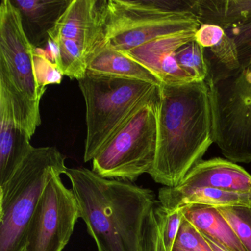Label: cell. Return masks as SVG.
<instances>
[{
  "mask_svg": "<svg viewBox=\"0 0 251 251\" xmlns=\"http://www.w3.org/2000/svg\"><path fill=\"white\" fill-rule=\"evenodd\" d=\"M217 209L234 231L246 251H251V206L229 205Z\"/></svg>",
  "mask_w": 251,
  "mask_h": 251,
  "instance_id": "obj_22",
  "label": "cell"
},
{
  "mask_svg": "<svg viewBox=\"0 0 251 251\" xmlns=\"http://www.w3.org/2000/svg\"><path fill=\"white\" fill-rule=\"evenodd\" d=\"M172 251H191L189 250L185 249V248H180V247L176 246V245H174L173 248V250Z\"/></svg>",
  "mask_w": 251,
  "mask_h": 251,
  "instance_id": "obj_28",
  "label": "cell"
},
{
  "mask_svg": "<svg viewBox=\"0 0 251 251\" xmlns=\"http://www.w3.org/2000/svg\"><path fill=\"white\" fill-rule=\"evenodd\" d=\"M174 245L191 251H214L203 235L186 218L183 219Z\"/></svg>",
  "mask_w": 251,
  "mask_h": 251,
  "instance_id": "obj_24",
  "label": "cell"
},
{
  "mask_svg": "<svg viewBox=\"0 0 251 251\" xmlns=\"http://www.w3.org/2000/svg\"><path fill=\"white\" fill-rule=\"evenodd\" d=\"M160 93L141 105L100 150L92 170L108 179L136 181L155 163Z\"/></svg>",
  "mask_w": 251,
  "mask_h": 251,
  "instance_id": "obj_8",
  "label": "cell"
},
{
  "mask_svg": "<svg viewBox=\"0 0 251 251\" xmlns=\"http://www.w3.org/2000/svg\"><path fill=\"white\" fill-rule=\"evenodd\" d=\"M0 186L8 181L33 151L31 137L17 124L12 103L0 89Z\"/></svg>",
  "mask_w": 251,
  "mask_h": 251,
  "instance_id": "obj_13",
  "label": "cell"
},
{
  "mask_svg": "<svg viewBox=\"0 0 251 251\" xmlns=\"http://www.w3.org/2000/svg\"><path fill=\"white\" fill-rule=\"evenodd\" d=\"M203 235V234H202ZM204 237H205V240L208 242V245L211 246V248H212L213 251H229L228 250L226 249V248L223 246V245H220L218 242H216L214 239H211V238L208 237V236H205L203 235Z\"/></svg>",
  "mask_w": 251,
  "mask_h": 251,
  "instance_id": "obj_27",
  "label": "cell"
},
{
  "mask_svg": "<svg viewBox=\"0 0 251 251\" xmlns=\"http://www.w3.org/2000/svg\"><path fill=\"white\" fill-rule=\"evenodd\" d=\"M198 187L251 194V175L229 160H202L175 188L181 190Z\"/></svg>",
  "mask_w": 251,
  "mask_h": 251,
  "instance_id": "obj_12",
  "label": "cell"
},
{
  "mask_svg": "<svg viewBox=\"0 0 251 251\" xmlns=\"http://www.w3.org/2000/svg\"><path fill=\"white\" fill-rule=\"evenodd\" d=\"M73 0H11L20 12L26 37L35 49H44Z\"/></svg>",
  "mask_w": 251,
  "mask_h": 251,
  "instance_id": "obj_14",
  "label": "cell"
},
{
  "mask_svg": "<svg viewBox=\"0 0 251 251\" xmlns=\"http://www.w3.org/2000/svg\"><path fill=\"white\" fill-rule=\"evenodd\" d=\"M140 251H166L154 208L145 220Z\"/></svg>",
  "mask_w": 251,
  "mask_h": 251,
  "instance_id": "obj_26",
  "label": "cell"
},
{
  "mask_svg": "<svg viewBox=\"0 0 251 251\" xmlns=\"http://www.w3.org/2000/svg\"><path fill=\"white\" fill-rule=\"evenodd\" d=\"M195 39L203 50L208 77L240 67L234 42L223 27L201 25L195 33Z\"/></svg>",
  "mask_w": 251,
  "mask_h": 251,
  "instance_id": "obj_16",
  "label": "cell"
},
{
  "mask_svg": "<svg viewBox=\"0 0 251 251\" xmlns=\"http://www.w3.org/2000/svg\"><path fill=\"white\" fill-rule=\"evenodd\" d=\"M108 0H73L50 36L63 75L78 80L87 73L92 55L104 42Z\"/></svg>",
  "mask_w": 251,
  "mask_h": 251,
  "instance_id": "obj_9",
  "label": "cell"
},
{
  "mask_svg": "<svg viewBox=\"0 0 251 251\" xmlns=\"http://www.w3.org/2000/svg\"><path fill=\"white\" fill-rule=\"evenodd\" d=\"M65 160L55 147L33 148L0 186V251H23L27 227L50 179L67 173Z\"/></svg>",
  "mask_w": 251,
  "mask_h": 251,
  "instance_id": "obj_4",
  "label": "cell"
},
{
  "mask_svg": "<svg viewBox=\"0 0 251 251\" xmlns=\"http://www.w3.org/2000/svg\"><path fill=\"white\" fill-rule=\"evenodd\" d=\"M77 81L86 103L85 162L93 160L141 105L159 95L161 86L89 72Z\"/></svg>",
  "mask_w": 251,
  "mask_h": 251,
  "instance_id": "obj_5",
  "label": "cell"
},
{
  "mask_svg": "<svg viewBox=\"0 0 251 251\" xmlns=\"http://www.w3.org/2000/svg\"><path fill=\"white\" fill-rule=\"evenodd\" d=\"M213 137L234 163H251V63L208 77Z\"/></svg>",
  "mask_w": 251,
  "mask_h": 251,
  "instance_id": "obj_7",
  "label": "cell"
},
{
  "mask_svg": "<svg viewBox=\"0 0 251 251\" xmlns=\"http://www.w3.org/2000/svg\"><path fill=\"white\" fill-rule=\"evenodd\" d=\"M185 218L202 234L214 239L229 251H246L217 208L189 206Z\"/></svg>",
  "mask_w": 251,
  "mask_h": 251,
  "instance_id": "obj_19",
  "label": "cell"
},
{
  "mask_svg": "<svg viewBox=\"0 0 251 251\" xmlns=\"http://www.w3.org/2000/svg\"><path fill=\"white\" fill-rule=\"evenodd\" d=\"M33 58L38 81L41 87L46 89L48 85L61 83L64 75L57 66L48 58L42 49L34 48Z\"/></svg>",
  "mask_w": 251,
  "mask_h": 251,
  "instance_id": "obj_23",
  "label": "cell"
},
{
  "mask_svg": "<svg viewBox=\"0 0 251 251\" xmlns=\"http://www.w3.org/2000/svg\"><path fill=\"white\" fill-rule=\"evenodd\" d=\"M197 30L158 38L125 54L146 67L161 84L190 83L193 79L180 68L176 52L182 45L195 39Z\"/></svg>",
  "mask_w": 251,
  "mask_h": 251,
  "instance_id": "obj_11",
  "label": "cell"
},
{
  "mask_svg": "<svg viewBox=\"0 0 251 251\" xmlns=\"http://www.w3.org/2000/svg\"><path fill=\"white\" fill-rule=\"evenodd\" d=\"M234 42L240 67L251 63V23L241 27L224 29Z\"/></svg>",
  "mask_w": 251,
  "mask_h": 251,
  "instance_id": "obj_25",
  "label": "cell"
},
{
  "mask_svg": "<svg viewBox=\"0 0 251 251\" xmlns=\"http://www.w3.org/2000/svg\"><path fill=\"white\" fill-rule=\"evenodd\" d=\"M158 202L166 208L204 205L219 207L229 205L251 206V194L228 192L208 187L177 189L164 186L158 192Z\"/></svg>",
  "mask_w": 251,
  "mask_h": 251,
  "instance_id": "obj_15",
  "label": "cell"
},
{
  "mask_svg": "<svg viewBox=\"0 0 251 251\" xmlns=\"http://www.w3.org/2000/svg\"><path fill=\"white\" fill-rule=\"evenodd\" d=\"M34 48L26 37L21 17L11 0L0 5V89L12 103L17 124L32 138L42 123L41 87L35 68Z\"/></svg>",
  "mask_w": 251,
  "mask_h": 251,
  "instance_id": "obj_3",
  "label": "cell"
},
{
  "mask_svg": "<svg viewBox=\"0 0 251 251\" xmlns=\"http://www.w3.org/2000/svg\"><path fill=\"white\" fill-rule=\"evenodd\" d=\"M176 58L180 68L194 81H205L208 77V67L203 50L196 39L180 47L176 51Z\"/></svg>",
  "mask_w": 251,
  "mask_h": 251,
  "instance_id": "obj_20",
  "label": "cell"
},
{
  "mask_svg": "<svg viewBox=\"0 0 251 251\" xmlns=\"http://www.w3.org/2000/svg\"><path fill=\"white\" fill-rule=\"evenodd\" d=\"M188 208L189 206L166 208L161 206L157 201L154 207V213L161 230L166 251H172L173 250Z\"/></svg>",
  "mask_w": 251,
  "mask_h": 251,
  "instance_id": "obj_21",
  "label": "cell"
},
{
  "mask_svg": "<svg viewBox=\"0 0 251 251\" xmlns=\"http://www.w3.org/2000/svg\"><path fill=\"white\" fill-rule=\"evenodd\" d=\"M66 175L98 251H140L145 220L157 202L154 192L85 167L68 168Z\"/></svg>",
  "mask_w": 251,
  "mask_h": 251,
  "instance_id": "obj_2",
  "label": "cell"
},
{
  "mask_svg": "<svg viewBox=\"0 0 251 251\" xmlns=\"http://www.w3.org/2000/svg\"><path fill=\"white\" fill-rule=\"evenodd\" d=\"M154 181L176 187L202 161L214 143L208 87L205 81L161 84Z\"/></svg>",
  "mask_w": 251,
  "mask_h": 251,
  "instance_id": "obj_1",
  "label": "cell"
},
{
  "mask_svg": "<svg viewBox=\"0 0 251 251\" xmlns=\"http://www.w3.org/2000/svg\"><path fill=\"white\" fill-rule=\"evenodd\" d=\"M87 72L161 84L158 79L146 67L123 52L107 46L104 42L92 55L88 64Z\"/></svg>",
  "mask_w": 251,
  "mask_h": 251,
  "instance_id": "obj_18",
  "label": "cell"
},
{
  "mask_svg": "<svg viewBox=\"0 0 251 251\" xmlns=\"http://www.w3.org/2000/svg\"><path fill=\"white\" fill-rule=\"evenodd\" d=\"M186 8V0H108L104 43L125 53L158 38L198 30L201 24Z\"/></svg>",
  "mask_w": 251,
  "mask_h": 251,
  "instance_id": "obj_6",
  "label": "cell"
},
{
  "mask_svg": "<svg viewBox=\"0 0 251 251\" xmlns=\"http://www.w3.org/2000/svg\"><path fill=\"white\" fill-rule=\"evenodd\" d=\"M191 12L201 25L241 27L251 23V0H192Z\"/></svg>",
  "mask_w": 251,
  "mask_h": 251,
  "instance_id": "obj_17",
  "label": "cell"
},
{
  "mask_svg": "<svg viewBox=\"0 0 251 251\" xmlns=\"http://www.w3.org/2000/svg\"><path fill=\"white\" fill-rule=\"evenodd\" d=\"M80 218L73 190L51 177L26 231L23 251H62Z\"/></svg>",
  "mask_w": 251,
  "mask_h": 251,
  "instance_id": "obj_10",
  "label": "cell"
}]
</instances>
